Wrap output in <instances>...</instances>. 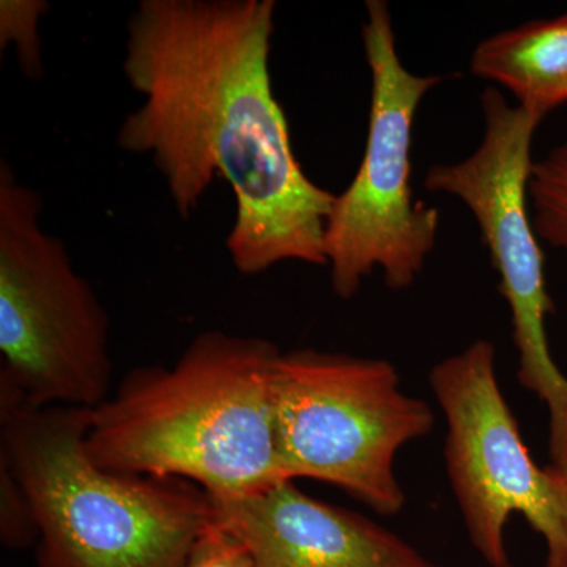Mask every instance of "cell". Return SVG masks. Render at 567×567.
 I'll use <instances>...</instances> for the list:
<instances>
[{
  "label": "cell",
  "instance_id": "cell-6",
  "mask_svg": "<svg viewBox=\"0 0 567 567\" xmlns=\"http://www.w3.org/2000/svg\"><path fill=\"white\" fill-rule=\"evenodd\" d=\"M276 445L286 476L334 484L379 514L405 495L399 450L431 432V406L401 390L394 365L375 358L293 350L274 374Z\"/></svg>",
  "mask_w": 567,
  "mask_h": 567
},
{
  "label": "cell",
  "instance_id": "cell-5",
  "mask_svg": "<svg viewBox=\"0 0 567 567\" xmlns=\"http://www.w3.org/2000/svg\"><path fill=\"white\" fill-rule=\"evenodd\" d=\"M361 37L371 71L368 141L352 183L334 196L323 235L331 287L342 300L375 270L390 289L412 287L440 230V212L413 194L412 144L417 107L443 78L420 76L402 63L383 0L365 2Z\"/></svg>",
  "mask_w": 567,
  "mask_h": 567
},
{
  "label": "cell",
  "instance_id": "cell-2",
  "mask_svg": "<svg viewBox=\"0 0 567 567\" xmlns=\"http://www.w3.org/2000/svg\"><path fill=\"white\" fill-rule=\"evenodd\" d=\"M279 354L254 336H197L173 368L130 372L92 410L89 456L112 472L188 481L212 498L289 480L276 445Z\"/></svg>",
  "mask_w": 567,
  "mask_h": 567
},
{
  "label": "cell",
  "instance_id": "cell-10",
  "mask_svg": "<svg viewBox=\"0 0 567 567\" xmlns=\"http://www.w3.org/2000/svg\"><path fill=\"white\" fill-rule=\"evenodd\" d=\"M470 69L477 78L505 87L518 106L544 121L567 103V11L481 41Z\"/></svg>",
  "mask_w": 567,
  "mask_h": 567
},
{
  "label": "cell",
  "instance_id": "cell-13",
  "mask_svg": "<svg viewBox=\"0 0 567 567\" xmlns=\"http://www.w3.org/2000/svg\"><path fill=\"white\" fill-rule=\"evenodd\" d=\"M185 567H252L245 548L215 520L193 548Z\"/></svg>",
  "mask_w": 567,
  "mask_h": 567
},
{
  "label": "cell",
  "instance_id": "cell-14",
  "mask_svg": "<svg viewBox=\"0 0 567 567\" xmlns=\"http://www.w3.org/2000/svg\"><path fill=\"white\" fill-rule=\"evenodd\" d=\"M548 472L554 477L555 484H557V491L559 495V502H561L563 516H565V525L567 532V466L566 468H555V466L548 465Z\"/></svg>",
  "mask_w": 567,
  "mask_h": 567
},
{
  "label": "cell",
  "instance_id": "cell-7",
  "mask_svg": "<svg viewBox=\"0 0 567 567\" xmlns=\"http://www.w3.org/2000/svg\"><path fill=\"white\" fill-rule=\"evenodd\" d=\"M484 132L465 159L427 171V192L456 197L480 226L481 237L499 276V292L509 306L518 380L547 405L550 465L567 466V377L548 349L546 319L554 312L544 275L532 212L528 182L537 117L511 104L495 87L481 95Z\"/></svg>",
  "mask_w": 567,
  "mask_h": 567
},
{
  "label": "cell",
  "instance_id": "cell-12",
  "mask_svg": "<svg viewBox=\"0 0 567 567\" xmlns=\"http://www.w3.org/2000/svg\"><path fill=\"white\" fill-rule=\"evenodd\" d=\"M43 0H2L0 2V44L17 43L18 61L25 76L43 74L40 58L39 20L47 13Z\"/></svg>",
  "mask_w": 567,
  "mask_h": 567
},
{
  "label": "cell",
  "instance_id": "cell-8",
  "mask_svg": "<svg viewBox=\"0 0 567 567\" xmlns=\"http://www.w3.org/2000/svg\"><path fill=\"white\" fill-rule=\"evenodd\" d=\"M445 413L446 466L473 546L492 567L507 559V518L520 514L547 544L546 567H567L561 502L548 468H539L522 440L495 374V350L476 341L431 372Z\"/></svg>",
  "mask_w": 567,
  "mask_h": 567
},
{
  "label": "cell",
  "instance_id": "cell-11",
  "mask_svg": "<svg viewBox=\"0 0 567 567\" xmlns=\"http://www.w3.org/2000/svg\"><path fill=\"white\" fill-rule=\"evenodd\" d=\"M528 200L539 240L567 252V142L533 163Z\"/></svg>",
  "mask_w": 567,
  "mask_h": 567
},
{
  "label": "cell",
  "instance_id": "cell-3",
  "mask_svg": "<svg viewBox=\"0 0 567 567\" xmlns=\"http://www.w3.org/2000/svg\"><path fill=\"white\" fill-rule=\"evenodd\" d=\"M92 409L2 405V470L40 536V567H185L210 496L174 477L112 472L87 451Z\"/></svg>",
  "mask_w": 567,
  "mask_h": 567
},
{
  "label": "cell",
  "instance_id": "cell-9",
  "mask_svg": "<svg viewBox=\"0 0 567 567\" xmlns=\"http://www.w3.org/2000/svg\"><path fill=\"white\" fill-rule=\"evenodd\" d=\"M210 499L213 520L245 548L252 567H440L369 518L319 502L290 480Z\"/></svg>",
  "mask_w": 567,
  "mask_h": 567
},
{
  "label": "cell",
  "instance_id": "cell-4",
  "mask_svg": "<svg viewBox=\"0 0 567 567\" xmlns=\"http://www.w3.org/2000/svg\"><path fill=\"white\" fill-rule=\"evenodd\" d=\"M41 212L40 194L2 162L0 404L93 410L112 385L110 316Z\"/></svg>",
  "mask_w": 567,
  "mask_h": 567
},
{
  "label": "cell",
  "instance_id": "cell-1",
  "mask_svg": "<svg viewBox=\"0 0 567 567\" xmlns=\"http://www.w3.org/2000/svg\"><path fill=\"white\" fill-rule=\"evenodd\" d=\"M275 13V0H142L122 62L142 103L118 128V147L151 155L185 219L215 178L229 183L226 248L245 276L282 262L327 267L336 196L293 153L270 73Z\"/></svg>",
  "mask_w": 567,
  "mask_h": 567
}]
</instances>
